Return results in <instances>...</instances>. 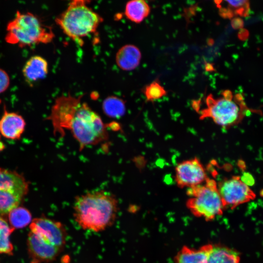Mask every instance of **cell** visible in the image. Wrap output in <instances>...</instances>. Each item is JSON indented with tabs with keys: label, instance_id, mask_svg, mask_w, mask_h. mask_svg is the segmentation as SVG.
<instances>
[{
	"label": "cell",
	"instance_id": "obj_1",
	"mask_svg": "<svg viewBox=\"0 0 263 263\" xmlns=\"http://www.w3.org/2000/svg\"><path fill=\"white\" fill-rule=\"evenodd\" d=\"M46 120L52 124L53 133L61 137L70 131L79 145L80 150L108 140L107 125L100 115L82 96L70 94L57 97Z\"/></svg>",
	"mask_w": 263,
	"mask_h": 263
},
{
	"label": "cell",
	"instance_id": "obj_2",
	"mask_svg": "<svg viewBox=\"0 0 263 263\" xmlns=\"http://www.w3.org/2000/svg\"><path fill=\"white\" fill-rule=\"evenodd\" d=\"M118 207L114 195L103 190L92 191L76 197L73 216L83 229L99 232L114 224Z\"/></svg>",
	"mask_w": 263,
	"mask_h": 263
},
{
	"label": "cell",
	"instance_id": "obj_3",
	"mask_svg": "<svg viewBox=\"0 0 263 263\" xmlns=\"http://www.w3.org/2000/svg\"><path fill=\"white\" fill-rule=\"evenodd\" d=\"M84 0L70 1L56 19L63 32L79 45L83 38L95 33L103 22V18Z\"/></svg>",
	"mask_w": 263,
	"mask_h": 263
},
{
	"label": "cell",
	"instance_id": "obj_4",
	"mask_svg": "<svg viewBox=\"0 0 263 263\" xmlns=\"http://www.w3.org/2000/svg\"><path fill=\"white\" fill-rule=\"evenodd\" d=\"M6 41L22 47L50 43L55 35L51 27L44 24L36 15L18 11L7 24Z\"/></svg>",
	"mask_w": 263,
	"mask_h": 263
},
{
	"label": "cell",
	"instance_id": "obj_5",
	"mask_svg": "<svg viewBox=\"0 0 263 263\" xmlns=\"http://www.w3.org/2000/svg\"><path fill=\"white\" fill-rule=\"evenodd\" d=\"M187 193L189 198L186 206L195 216L209 221L223 214L224 207L214 180L207 178L205 184L188 188Z\"/></svg>",
	"mask_w": 263,
	"mask_h": 263
},
{
	"label": "cell",
	"instance_id": "obj_6",
	"mask_svg": "<svg viewBox=\"0 0 263 263\" xmlns=\"http://www.w3.org/2000/svg\"><path fill=\"white\" fill-rule=\"evenodd\" d=\"M230 94H224L223 97L216 99L209 95L206 98V107L200 112V119L210 118L225 129L239 124L245 113L241 105L232 100Z\"/></svg>",
	"mask_w": 263,
	"mask_h": 263
},
{
	"label": "cell",
	"instance_id": "obj_7",
	"mask_svg": "<svg viewBox=\"0 0 263 263\" xmlns=\"http://www.w3.org/2000/svg\"><path fill=\"white\" fill-rule=\"evenodd\" d=\"M28 190L29 184L22 175L0 168V216L19 207Z\"/></svg>",
	"mask_w": 263,
	"mask_h": 263
},
{
	"label": "cell",
	"instance_id": "obj_8",
	"mask_svg": "<svg viewBox=\"0 0 263 263\" xmlns=\"http://www.w3.org/2000/svg\"><path fill=\"white\" fill-rule=\"evenodd\" d=\"M217 186L224 207L233 209L256 197L255 193L238 176L224 179Z\"/></svg>",
	"mask_w": 263,
	"mask_h": 263
},
{
	"label": "cell",
	"instance_id": "obj_9",
	"mask_svg": "<svg viewBox=\"0 0 263 263\" xmlns=\"http://www.w3.org/2000/svg\"><path fill=\"white\" fill-rule=\"evenodd\" d=\"M29 228L30 232L55 246L64 249L67 233L64 225L61 222L45 216H41L32 220Z\"/></svg>",
	"mask_w": 263,
	"mask_h": 263
},
{
	"label": "cell",
	"instance_id": "obj_10",
	"mask_svg": "<svg viewBox=\"0 0 263 263\" xmlns=\"http://www.w3.org/2000/svg\"><path fill=\"white\" fill-rule=\"evenodd\" d=\"M175 170V180L180 188L202 185L208 178L203 165L197 157L179 163Z\"/></svg>",
	"mask_w": 263,
	"mask_h": 263
},
{
	"label": "cell",
	"instance_id": "obj_11",
	"mask_svg": "<svg viewBox=\"0 0 263 263\" xmlns=\"http://www.w3.org/2000/svg\"><path fill=\"white\" fill-rule=\"evenodd\" d=\"M27 246L30 263H50L55 261L63 250L29 232Z\"/></svg>",
	"mask_w": 263,
	"mask_h": 263
},
{
	"label": "cell",
	"instance_id": "obj_12",
	"mask_svg": "<svg viewBox=\"0 0 263 263\" xmlns=\"http://www.w3.org/2000/svg\"><path fill=\"white\" fill-rule=\"evenodd\" d=\"M25 125V120L21 115L6 112L0 120V133L6 138L17 139L23 133Z\"/></svg>",
	"mask_w": 263,
	"mask_h": 263
},
{
	"label": "cell",
	"instance_id": "obj_13",
	"mask_svg": "<svg viewBox=\"0 0 263 263\" xmlns=\"http://www.w3.org/2000/svg\"><path fill=\"white\" fill-rule=\"evenodd\" d=\"M48 63L40 56L31 57L22 68V74L26 82L33 85L39 80L45 78L48 73Z\"/></svg>",
	"mask_w": 263,
	"mask_h": 263
},
{
	"label": "cell",
	"instance_id": "obj_14",
	"mask_svg": "<svg viewBox=\"0 0 263 263\" xmlns=\"http://www.w3.org/2000/svg\"><path fill=\"white\" fill-rule=\"evenodd\" d=\"M141 53L139 49L132 44L122 46L115 55V62L121 70L130 71L136 68L140 62Z\"/></svg>",
	"mask_w": 263,
	"mask_h": 263
},
{
	"label": "cell",
	"instance_id": "obj_15",
	"mask_svg": "<svg viewBox=\"0 0 263 263\" xmlns=\"http://www.w3.org/2000/svg\"><path fill=\"white\" fill-rule=\"evenodd\" d=\"M213 245L207 244L199 248L192 249L184 246L175 258V263H208Z\"/></svg>",
	"mask_w": 263,
	"mask_h": 263
},
{
	"label": "cell",
	"instance_id": "obj_16",
	"mask_svg": "<svg viewBox=\"0 0 263 263\" xmlns=\"http://www.w3.org/2000/svg\"><path fill=\"white\" fill-rule=\"evenodd\" d=\"M150 11V7L145 1L133 0L126 3L124 14L130 20L136 23H139L149 16Z\"/></svg>",
	"mask_w": 263,
	"mask_h": 263
},
{
	"label": "cell",
	"instance_id": "obj_17",
	"mask_svg": "<svg viewBox=\"0 0 263 263\" xmlns=\"http://www.w3.org/2000/svg\"><path fill=\"white\" fill-rule=\"evenodd\" d=\"M240 254L236 250L221 245H213L208 263H240Z\"/></svg>",
	"mask_w": 263,
	"mask_h": 263
},
{
	"label": "cell",
	"instance_id": "obj_18",
	"mask_svg": "<svg viewBox=\"0 0 263 263\" xmlns=\"http://www.w3.org/2000/svg\"><path fill=\"white\" fill-rule=\"evenodd\" d=\"M222 2L223 3L220 4V11L221 15L225 18H229L235 15L246 16L249 12V4L247 0H225Z\"/></svg>",
	"mask_w": 263,
	"mask_h": 263
},
{
	"label": "cell",
	"instance_id": "obj_19",
	"mask_svg": "<svg viewBox=\"0 0 263 263\" xmlns=\"http://www.w3.org/2000/svg\"><path fill=\"white\" fill-rule=\"evenodd\" d=\"M7 215L9 225L15 230L30 225L33 220L30 211L21 206L14 208Z\"/></svg>",
	"mask_w": 263,
	"mask_h": 263
},
{
	"label": "cell",
	"instance_id": "obj_20",
	"mask_svg": "<svg viewBox=\"0 0 263 263\" xmlns=\"http://www.w3.org/2000/svg\"><path fill=\"white\" fill-rule=\"evenodd\" d=\"M15 229L0 216V254L12 255L13 246L10 236Z\"/></svg>",
	"mask_w": 263,
	"mask_h": 263
},
{
	"label": "cell",
	"instance_id": "obj_21",
	"mask_svg": "<svg viewBox=\"0 0 263 263\" xmlns=\"http://www.w3.org/2000/svg\"><path fill=\"white\" fill-rule=\"evenodd\" d=\"M103 109L108 115L112 117H119L125 113L124 101L116 96L106 98L103 103Z\"/></svg>",
	"mask_w": 263,
	"mask_h": 263
},
{
	"label": "cell",
	"instance_id": "obj_22",
	"mask_svg": "<svg viewBox=\"0 0 263 263\" xmlns=\"http://www.w3.org/2000/svg\"><path fill=\"white\" fill-rule=\"evenodd\" d=\"M142 92L148 101H153L167 94V91L158 80L146 85Z\"/></svg>",
	"mask_w": 263,
	"mask_h": 263
},
{
	"label": "cell",
	"instance_id": "obj_23",
	"mask_svg": "<svg viewBox=\"0 0 263 263\" xmlns=\"http://www.w3.org/2000/svg\"><path fill=\"white\" fill-rule=\"evenodd\" d=\"M9 84V76L5 71L0 68V94L7 90Z\"/></svg>",
	"mask_w": 263,
	"mask_h": 263
},
{
	"label": "cell",
	"instance_id": "obj_24",
	"mask_svg": "<svg viewBox=\"0 0 263 263\" xmlns=\"http://www.w3.org/2000/svg\"><path fill=\"white\" fill-rule=\"evenodd\" d=\"M240 178L242 182L248 186H252L254 184V179L252 176L249 173L244 172Z\"/></svg>",
	"mask_w": 263,
	"mask_h": 263
},
{
	"label": "cell",
	"instance_id": "obj_25",
	"mask_svg": "<svg viewBox=\"0 0 263 263\" xmlns=\"http://www.w3.org/2000/svg\"><path fill=\"white\" fill-rule=\"evenodd\" d=\"M4 148V145L0 139V152Z\"/></svg>",
	"mask_w": 263,
	"mask_h": 263
},
{
	"label": "cell",
	"instance_id": "obj_26",
	"mask_svg": "<svg viewBox=\"0 0 263 263\" xmlns=\"http://www.w3.org/2000/svg\"></svg>",
	"mask_w": 263,
	"mask_h": 263
}]
</instances>
